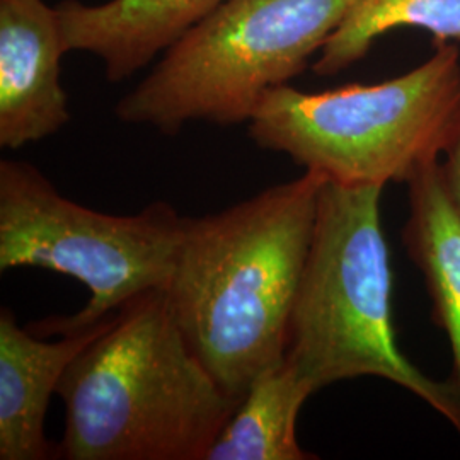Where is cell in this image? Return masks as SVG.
<instances>
[{
  "label": "cell",
  "instance_id": "obj_1",
  "mask_svg": "<svg viewBox=\"0 0 460 460\" xmlns=\"http://www.w3.org/2000/svg\"><path fill=\"white\" fill-rule=\"evenodd\" d=\"M326 180L305 171L218 214L184 218L165 296L186 341L235 402L285 358Z\"/></svg>",
  "mask_w": 460,
  "mask_h": 460
},
{
  "label": "cell",
  "instance_id": "obj_2",
  "mask_svg": "<svg viewBox=\"0 0 460 460\" xmlns=\"http://www.w3.org/2000/svg\"><path fill=\"white\" fill-rule=\"evenodd\" d=\"M57 394L68 460H207L239 404L186 341L164 290L118 311Z\"/></svg>",
  "mask_w": 460,
  "mask_h": 460
},
{
  "label": "cell",
  "instance_id": "obj_3",
  "mask_svg": "<svg viewBox=\"0 0 460 460\" xmlns=\"http://www.w3.org/2000/svg\"><path fill=\"white\" fill-rule=\"evenodd\" d=\"M382 190L324 182L285 358L314 393L348 378L389 380L425 401L460 435L459 384L428 377L395 340Z\"/></svg>",
  "mask_w": 460,
  "mask_h": 460
},
{
  "label": "cell",
  "instance_id": "obj_4",
  "mask_svg": "<svg viewBox=\"0 0 460 460\" xmlns=\"http://www.w3.org/2000/svg\"><path fill=\"white\" fill-rule=\"evenodd\" d=\"M460 116V51L435 43L411 72L385 83L302 93L270 89L247 121L251 138L340 184L408 182L440 159Z\"/></svg>",
  "mask_w": 460,
  "mask_h": 460
},
{
  "label": "cell",
  "instance_id": "obj_5",
  "mask_svg": "<svg viewBox=\"0 0 460 460\" xmlns=\"http://www.w3.org/2000/svg\"><path fill=\"white\" fill-rule=\"evenodd\" d=\"M357 0H224L165 49L115 113L172 135L190 121L247 123L264 94L298 75Z\"/></svg>",
  "mask_w": 460,
  "mask_h": 460
},
{
  "label": "cell",
  "instance_id": "obj_6",
  "mask_svg": "<svg viewBox=\"0 0 460 460\" xmlns=\"http://www.w3.org/2000/svg\"><path fill=\"white\" fill-rule=\"evenodd\" d=\"M184 217L167 203L137 215H110L64 197L34 165L0 163V271L45 268L79 279L87 305L33 323L38 336L93 328L137 296L164 290Z\"/></svg>",
  "mask_w": 460,
  "mask_h": 460
},
{
  "label": "cell",
  "instance_id": "obj_7",
  "mask_svg": "<svg viewBox=\"0 0 460 460\" xmlns=\"http://www.w3.org/2000/svg\"><path fill=\"white\" fill-rule=\"evenodd\" d=\"M66 49L55 7L0 0V146L24 147L68 121L60 60Z\"/></svg>",
  "mask_w": 460,
  "mask_h": 460
},
{
  "label": "cell",
  "instance_id": "obj_8",
  "mask_svg": "<svg viewBox=\"0 0 460 460\" xmlns=\"http://www.w3.org/2000/svg\"><path fill=\"white\" fill-rule=\"evenodd\" d=\"M116 314L93 328L43 341L30 328H19L11 309L0 311V459L47 460L45 437L49 399L66 368L115 323Z\"/></svg>",
  "mask_w": 460,
  "mask_h": 460
},
{
  "label": "cell",
  "instance_id": "obj_9",
  "mask_svg": "<svg viewBox=\"0 0 460 460\" xmlns=\"http://www.w3.org/2000/svg\"><path fill=\"white\" fill-rule=\"evenodd\" d=\"M224 0H108L55 5L68 51H89L104 64L108 81L119 83L208 16Z\"/></svg>",
  "mask_w": 460,
  "mask_h": 460
},
{
  "label": "cell",
  "instance_id": "obj_10",
  "mask_svg": "<svg viewBox=\"0 0 460 460\" xmlns=\"http://www.w3.org/2000/svg\"><path fill=\"white\" fill-rule=\"evenodd\" d=\"M410 217L402 244L423 273L431 298V319L444 331L460 385V215L445 193L440 159L420 169L410 181Z\"/></svg>",
  "mask_w": 460,
  "mask_h": 460
},
{
  "label": "cell",
  "instance_id": "obj_11",
  "mask_svg": "<svg viewBox=\"0 0 460 460\" xmlns=\"http://www.w3.org/2000/svg\"><path fill=\"white\" fill-rule=\"evenodd\" d=\"M313 387L287 358L264 368L249 385L207 460L317 459L296 440V418Z\"/></svg>",
  "mask_w": 460,
  "mask_h": 460
},
{
  "label": "cell",
  "instance_id": "obj_12",
  "mask_svg": "<svg viewBox=\"0 0 460 460\" xmlns=\"http://www.w3.org/2000/svg\"><path fill=\"white\" fill-rule=\"evenodd\" d=\"M395 28H421L435 43L460 41V0H357L314 64L334 75L367 55L378 36Z\"/></svg>",
  "mask_w": 460,
  "mask_h": 460
},
{
  "label": "cell",
  "instance_id": "obj_13",
  "mask_svg": "<svg viewBox=\"0 0 460 460\" xmlns=\"http://www.w3.org/2000/svg\"><path fill=\"white\" fill-rule=\"evenodd\" d=\"M442 155H445V161L440 163V176L445 193L460 215V116L445 144Z\"/></svg>",
  "mask_w": 460,
  "mask_h": 460
}]
</instances>
